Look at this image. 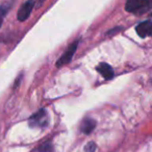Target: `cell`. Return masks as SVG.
I'll use <instances>...</instances> for the list:
<instances>
[{
	"label": "cell",
	"instance_id": "6da1fadb",
	"mask_svg": "<svg viewBox=\"0 0 152 152\" xmlns=\"http://www.w3.org/2000/svg\"><path fill=\"white\" fill-rule=\"evenodd\" d=\"M150 9V0H126L125 10L128 13L144 14Z\"/></svg>",
	"mask_w": 152,
	"mask_h": 152
},
{
	"label": "cell",
	"instance_id": "7a4b0ae2",
	"mask_svg": "<svg viewBox=\"0 0 152 152\" xmlns=\"http://www.w3.org/2000/svg\"><path fill=\"white\" fill-rule=\"evenodd\" d=\"M49 117L45 108H41L38 113L34 114L28 120V124L31 128H44L48 125Z\"/></svg>",
	"mask_w": 152,
	"mask_h": 152
},
{
	"label": "cell",
	"instance_id": "3957f363",
	"mask_svg": "<svg viewBox=\"0 0 152 152\" xmlns=\"http://www.w3.org/2000/svg\"><path fill=\"white\" fill-rule=\"evenodd\" d=\"M78 43H79V41L76 40V41H74V42L72 43L69 47H68L67 50L65 51V53H64V54L61 55L58 59H57V61H56V67L57 68L63 67V66H65L66 64H68V63L71 61V59H72V57H73L74 53H75L76 49H77V47H78Z\"/></svg>",
	"mask_w": 152,
	"mask_h": 152
},
{
	"label": "cell",
	"instance_id": "277c9868",
	"mask_svg": "<svg viewBox=\"0 0 152 152\" xmlns=\"http://www.w3.org/2000/svg\"><path fill=\"white\" fill-rule=\"evenodd\" d=\"M36 2H37V0H27V1L22 5L21 9L19 10V12H18V15H17L19 21L23 22L29 17L30 14H31L32 9H34V4H36Z\"/></svg>",
	"mask_w": 152,
	"mask_h": 152
},
{
	"label": "cell",
	"instance_id": "5b68a950",
	"mask_svg": "<svg viewBox=\"0 0 152 152\" xmlns=\"http://www.w3.org/2000/svg\"><path fill=\"white\" fill-rule=\"evenodd\" d=\"M151 27H152L151 21L147 20V21L141 22L135 27V30H137V34H139V37H141V38H148V37L151 36Z\"/></svg>",
	"mask_w": 152,
	"mask_h": 152
},
{
	"label": "cell",
	"instance_id": "8992f818",
	"mask_svg": "<svg viewBox=\"0 0 152 152\" xmlns=\"http://www.w3.org/2000/svg\"><path fill=\"white\" fill-rule=\"evenodd\" d=\"M96 127V121L92 118H85L80 124V131L85 134H90Z\"/></svg>",
	"mask_w": 152,
	"mask_h": 152
},
{
	"label": "cell",
	"instance_id": "52a82bcc",
	"mask_svg": "<svg viewBox=\"0 0 152 152\" xmlns=\"http://www.w3.org/2000/svg\"><path fill=\"white\" fill-rule=\"evenodd\" d=\"M97 71L99 72L105 79H112L113 77H114V70H113V68L106 63L99 64L97 67Z\"/></svg>",
	"mask_w": 152,
	"mask_h": 152
},
{
	"label": "cell",
	"instance_id": "ba28073f",
	"mask_svg": "<svg viewBox=\"0 0 152 152\" xmlns=\"http://www.w3.org/2000/svg\"><path fill=\"white\" fill-rule=\"evenodd\" d=\"M11 7H12L11 2H5V3H2V4L0 5V27H1V25H2L3 19H4V17L7 14V12L10 11Z\"/></svg>",
	"mask_w": 152,
	"mask_h": 152
},
{
	"label": "cell",
	"instance_id": "9c48e42d",
	"mask_svg": "<svg viewBox=\"0 0 152 152\" xmlns=\"http://www.w3.org/2000/svg\"><path fill=\"white\" fill-rule=\"evenodd\" d=\"M53 145L51 142H45L44 144L40 146L37 150V152H53Z\"/></svg>",
	"mask_w": 152,
	"mask_h": 152
},
{
	"label": "cell",
	"instance_id": "30bf717a",
	"mask_svg": "<svg viewBox=\"0 0 152 152\" xmlns=\"http://www.w3.org/2000/svg\"><path fill=\"white\" fill-rule=\"evenodd\" d=\"M96 148H97L96 143H94V142H89V143L85 146V152H95Z\"/></svg>",
	"mask_w": 152,
	"mask_h": 152
},
{
	"label": "cell",
	"instance_id": "8fae6325",
	"mask_svg": "<svg viewBox=\"0 0 152 152\" xmlns=\"http://www.w3.org/2000/svg\"><path fill=\"white\" fill-rule=\"evenodd\" d=\"M44 1H45V0H40V5H41V4H42V3H43V2H44Z\"/></svg>",
	"mask_w": 152,
	"mask_h": 152
}]
</instances>
